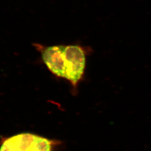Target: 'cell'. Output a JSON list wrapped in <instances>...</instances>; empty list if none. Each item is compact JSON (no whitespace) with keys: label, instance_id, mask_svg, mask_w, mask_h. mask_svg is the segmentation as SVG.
<instances>
[{"label":"cell","instance_id":"6da1fadb","mask_svg":"<svg viewBox=\"0 0 151 151\" xmlns=\"http://www.w3.org/2000/svg\"><path fill=\"white\" fill-rule=\"evenodd\" d=\"M44 63L54 75L70 81L76 86L84 74L86 56L77 45H57L41 49Z\"/></svg>","mask_w":151,"mask_h":151},{"label":"cell","instance_id":"7a4b0ae2","mask_svg":"<svg viewBox=\"0 0 151 151\" xmlns=\"http://www.w3.org/2000/svg\"><path fill=\"white\" fill-rule=\"evenodd\" d=\"M53 140L32 133H22L4 140L0 151H52Z\"/></svg>","mask_w":151,"mask_h":151}]
</instances>
